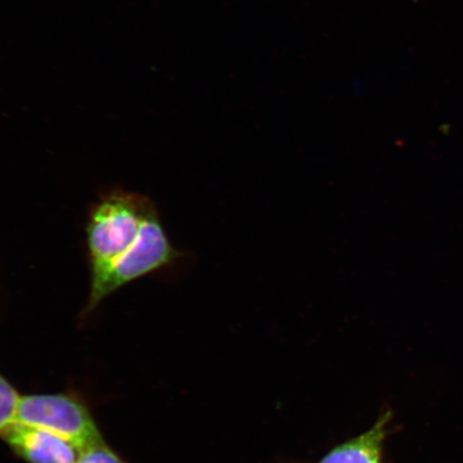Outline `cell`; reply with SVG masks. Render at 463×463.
<instances>
[{"label":"cell","mask_w":463,"mask_h":463,"mask_svg":"<svg viewBox=\"0 0 463 463\" xmlns=\"http://www.w3.org/2000/svg\"><path fill=\"white\" fill-rule=\"evenodd\" d=\"M90 292L86 314L128 283L186 259L171 244L145 196L114 193L92 210L86 229Z\"/></svg>","instance_id":"1"},{"label":"cell","mask_w":463,"mask_h":463,"mask_svg":"<svg viewBox=\"0 0 463 463\" xmlns=\"http://www.w3.org/2000/svg\"><path fill=\"white\" fill-rule=\"evenodd\" d=\"M16 421L53 432L79 450L104 441L89 405L71 392L21 396Z\"/></svg>","instance_id":"2"},{"label":"cell","mask_w":463,"mask_h":463,"mask_svg":"<svg viewBox=\"0 0 463 463\" xmlns=\"http://www.w3.org/2000/svg\"><path fill=\"white\" fill-rule=\"evenodd\" d=\"M2 439L10 450L26 463H75L80 454L66 439L19 421H15Z\"/></svg>","instance_id":"3"},{"label":"cell","mask_w":463,"mask_h":463,"mask_svg":"<svg viewBox=\"0 0 463 463\" xmlns=\"http://www.w3.org/2000/svg\"><path fill=\"white\" fill-rule=\"evenodd\" d=\"M387 422L385 414L368 431L329 451L320 463H382Z\"/></svg>","instance_id":"4"},{"label":"cell","mask_w":463,"mask_h":463,"mask_svg":"<svg viewBox=\"0 0 463 463\" xmlns=\"http://www.w3.org/2000/svg\"><path fill=\"white\" fill-rule=\"evenodd\" d=\"M20 393L15 387L0 374V438L16 421Z\"/></svg>","instance_id":"5"},{"label":"cell","mask_w":463,"mask_h":463,"mask_svg":"<svg viewBox=\"0 0 463 463\" xmlns=\"http://www.w3.org/2000/svg\"><path fill=\"white\" fill-rule=\"evenodd\" d=\"M75 463H129L104 441L80 450Z\"/></svg>","instance_id":"6"}]
</instances>
